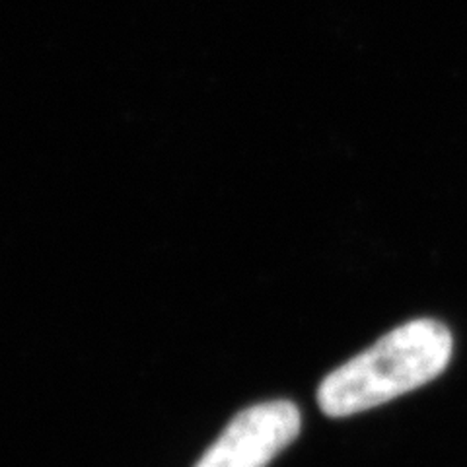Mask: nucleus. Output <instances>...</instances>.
I'll return each mask as SVG.
<instances>
[{
    "mask_svg": "<svg viewBox=\"0 0 467 467\" xmlns=\"http://www.w3.org/2000/svg\"><path fill=\"white\" fill-rule=\"evenodd\" d=\"M451 350V335L441 321H407L327 374L317 388L319 409L341 419L398 400L441 376Z\"/></svg>",
    "mask_w": 467,
    "mask_h": 467,
    "instance_id": "f257e3e1",
    "label": "nucleus"
},
{
    "mask_svg": "<svg viewBox=\"0 0 467 467\" xmlns=\"http://www.w3.org/2000/svg\"><path fill=\"white\" fill-rule=\"evenodd\" d=\"M300 409L286 400L265 401L234 417L195 467H267L296 441Z\"/></svg>",
    "mask_w": 467,
    "mask_h": 467,
    "instance_id": "f03ea898",
    "label": "nucleus"
}]
</instances>
